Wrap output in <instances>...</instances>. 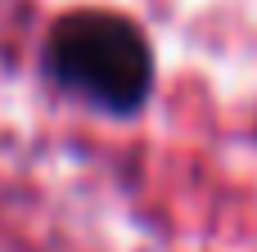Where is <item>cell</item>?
<instances>
[{"label": "cell", "mask_w": 257, "mask_h": 252, "mask_svg": "<svg viewBox=\"0 0 257 252\" xmlns=\"http://www.w3.org/2000/svg\"><path fill=\"white\" fill-rule=\"evenodd\" d=\"M50 72L99 108H136L154 86L145 36L117 14H68L50 36Z\"/></svg>", "instance_id": "cell-1"}]
</instances>
